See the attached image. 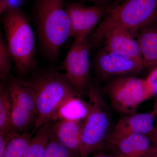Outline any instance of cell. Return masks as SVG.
Wrapping results in <instances>:
<instances>
[{
    "instance_id": "cell-11",
    "label": "cell",
    "mask_w": 157,
    "mask_h": 157,
    "mask_svg": "<svg viewBox=\"0 0 157 157\" xmlns=\"http://www.w3.org/2000/svg\"><path fill=\"white\" fill-rule=\"evenodd\" d=\"M119 157H148L155 147L148 135L130 134L108 140Z\"/></svg>"
},
{
    "instance_id": "cell-27",
    "label": "cell",
    "mask_w": 157,
    "mask_h": 157,
    "mask_svg": "<svg viewBox=\"0 0 157 157\" xmlns=\"http://www.w3.org/2000/svg\"><path fill=\"white\" fill-rule=\"evenodd\" d=\"M148 157H157V147H155L153 150L152 151Z\"/></svg>"
},
{
    "instance_id": "cell-24",
    "label": "cell",
    "mask_w": 157,
    "mask_h": 157,
    "mask_svg": "<svg viewBox=\"0 0 157 157\" xmlns=\"http://www.w3.org/2000/svg\"><path fill=\"white\" fill-rule=\"evenodd\" d=\"M149 85L155 91L156 94L157 93V66L151 70V72L146 78Z\"/></svg>"
},
{
    "instance_id": "cell-16",
    "label": "cell",
    "mask_w": 157,
    "mask_h": 157,
    "mask_svg": "<svg viewBox=\"0 0 157 157\" xmlns=\"http://www.w3.org/2000/svg\"><path fill=\"white\" fill-rule=\"evenodd\" d=\"M141 51L144 67L157 66V27L141 29L137 39Z\"/></svg>"
},
{
    "instance_id": "cell-21",
    "label": "cell",
    "mask_w": 157,
    "mask_h": 157,
    "mask_svg": "<svg viewBox=\"0 0 157 157\" xmlns=\"http://www.w3.org/2000/svg\"><path fill=\"white\" fill-rule=\"evenodd\" d=\"M44 157H80V156L49 137L45 147Z\"/></svg>"
},
{
    "instance_id": "cell-14",
    "label": "cell",
    "mask_w": 157,
    "mask_h": 157,
    "mask_svg": "<svg viewBox=\"0 0 157 157\" xmlns=\"http://www.w3.org/2000/svg\"><path fill=\"white\" fill-rule=\"evenodd\" d=\"M134 37L126 31L114 29L105 35L102 43L104 42V49L108 51L142 59L139 43Z\"/></svg>"
},
{
    "instance_id": "cell-22",
    "label": "cell",
    "mask_w": 157,
    "mask_h": 157,
    "mask_svg": "<svg viewBox=\"0 0 157 157\" xmlns=\"http://www.w3.org/2000/svg\"><path fill=\"white\" fill-rule=\"evenodd\" d=\"M25 0H0V14L8 11L20 9Z\"/></svg>"
},
{
    "instance_id": "cell-3",
    "label": "cell",
    "mask_w": 157,
    "mask_h": 157,
    "mask_svg": "<svg viewBox=\"0 0 157 157\" xmlns=\"http://www.w3.org/2000/svg\"><path fill=\"white\" fill-rule=\"evenodd\" d=\"M34 19L40 45L45 55L55 59L70 37L69 16L62 0H38Z\"/></svg>"
},
{
    "instance_id": "cell-25",
    "label": "cell",
    "mask_w": 157,
    "mask_h": 157,
    "mask_svg": "<svg viewBox=\"0 0 157 157\" xmlns=\"http://www.w3.org/2000/svg\"><path fill=\"white\" fill-rule=\"evenodd\" d=\"M80 1L83 2H89L95 5L107 6V4L110 3L113 0H80Z\"/></svg>"
},
{
    "instance_id": "cell-10",
    "label": "cell",
    "mask_w": 157,
    "mask_h": 157,
    "mask_svg": "<svg viewBox=\"0 0 157 157\" xmlns=\"http://www.w3.org/2000/svg\"><path fill=\"white\" fill-rule=\"evenodd\" d=\"M143 67L142 59L119 54L105 49L98 53L95 59L96 71L102 78H117L131 76L140 73Z\"/></svg>"
},
{
    "instance_id": "cell-18",
    "label": "cell",
    "mask_w": 157,
    "mask_h": 157,
    "mask_svg": "<svg viewBox=\"0 0 157 157\" xmlns=\"http://www.w3.org/2000/svg\"><path fill=\"white\" fill-rule=\"evenodd\" d=\"M49 137L48 122L38 129L22 157H44L45 147Z\"/></svg>"
},
{
    "instance_id": "cell-2",
    "label": "cell",
    "mask_w": 157,
    "mask_h": 157,
    "mask_svg": "<svg viewBox=\"0 0 157 157\" xmlns=\"http://www.w3.org/2000/svg\"><path fill=\"white\" fill-rule=\"evenodd\" d=\"M157 20V0H125L109 9L104 19L89 39L97 47L110 31L119 29L135 36L141 29Z\"/></svg>"
},
{
    "instance_id": "cell-20",
    "label": "cell",
    "mask_w": 157,
    "mask_h": 157,
    "mask_svg": "<svg viewBox=\"0 0 157 157\" xmlns=\"http://www.w3.org/2000/svg\"><path fill=\"white\" fill-rule=\"evenodd\" d=\"M12 59L7 42L0 35V79L1 83L6 84L13 78L11 74Z\"/></svg>"
},
{
    "instance_id": "cell-8",
    "label": "cell",
    "mask_w": 157,
    "mask_h": 157,
    "mask_svg": "<svg viewBox=\"0 0 157 157\" xmlns=\"http://www.w3.org/2000/svg\"><path fill=\"white\" fill-rule=\"evenodd\" d=\"M89 40H74L68 51L63 67L71 83L78 92H88L90 82Z\"/></svg>"
},
{
    "instance_id": "cell-26",
    "label": "cell",
    "mask_w": 157,
    "mask_h": 157,
    "mask_svg": "<svg viewBox=\"0 0 157 157\" xmlns=\"http://www.w3.org/2000/svg\"><path fill=\"white\" fill-rule=\"evenodd\" d=\"M149 136L154 145L157 147V124Z\"/></svg>"
},
{
    "instance_id": "cell-17",
    "label": "cell",
    "mask_w": 157,
    "mask_h": 157,
    "mask_svg": "<svg viewBox=\"0 0 157 157\" xmlns=\"http://www.w3.org/2000/svg\"><path fill=\"white\" fill-rule=\"evenodd\" d=\"M14 132L11 123V104L8 84H0V133Z\"/></svg>"
},
{
    "instance_id": "cell-28",
    "label": "cell",
    "mask_w": 157,
    "mask_h": 157,
    "mask_svg": "<svg viewBox=\"0 0 157 157\" xmlns=\"http://www.w3.org/2000/svg\"><path fill=\"white\" fill-rule=\"evenodd\" d=\"M152 112L157 115V96L155 100L154 106V109H153Z\"/></svg>"
},
{
    "instance_id": "cell-23",
    "label": "cell",
    "mask_w": 157,
    "mask_h": 157,
    "mask_svg": "<svg viewBox=\"0 0 157 157\" xmlns=\"http://www.w3.org/2000/svg\"><path fill=\"white\" fill-rule=\"evenodd\" d=\"M17 132L0 133V157H2L9 141Z\"/></svg>"
},
{
    "instance_id": "cell-7",
    "label": "cell",
    "mask_w": 157,
    "mask_h": 157,
    "mask_svg": "<svg viewBox=\"0 0 157 157\" xmlns=\"http://www.w3.org/2000/svg\"><path fill=\"white\" fill-rule=\"evenodd\" d=\"M8 86L11 101L12 129L14 132L20 133L33 120L36 121L37 110L35 96L24 79L13 78Z\"/></svg>"
},
{
    "instance_id": "cell-1",
    "label": "cell",
    "mask_w": 157,
    "mask_h": 157,
    "mask_svg": "<svg viewBox=\"0 0 157 157\" xmlns=\"http://www.w3.org/2000/svg\"><path fill=\"white\" fill-rule=\"evenodd\" d=\"M25 81L32 89L36 101L37 115L34 132L48 123L66 99L80 94L65 73L56 70H44Z\"/></svg>"
},
{
    "instance_id": "cell-29",
    "label": "cell",
    "mask_w": 157,
    "mask_h": 157,
    "mask_svg": "<svg viewBox=\"0 0 157 157\" xmlns=\"http://www.w3.org/2000/svg\"><path fill=\"white\" fill-rule=\"evenodd\" d=\"M94 157H119L117 155H100Z\"/></svg>"
},
{
    "instance_id": "cell-9",
    "label": "cell",
    "mask_w": 157,
    "mask_h": 157,
    "mask_svg": "<svg viewBox=\"0 0 157 157\" xmlns=\"http://www.w3.org/2000/svg\"><path fill=\"white\" fill-rule=\"evenodd\" d=\"M65 7L70 19V37L78 41L87 39L108 9L107 6H87L77 2L65 4Z\"/></svg>"
},
{
    "instance_id": "cell-5",
    "label": "cell",
    "mask_w": 157,
    "mask_h": 157,
    "mask_svg": "<svg viewBox=\"0 0 157 157\" xmlns=\"http://www.w3.org/2000/svg\"><path fill=\"white\" fill-rule=\"evenodd\" d=\"M89 110L82 122L80 135V157H87L108 140L110 119L107 106L95 86L88 90Z\"/></svg>"
},
{
    "instance_id": "cell-4",
    "label": "cell",
    "mask_w": 157,
    "mask_h": 157,
    "mask_svg": "<svg viewBox=\"0 0 157 157\" xmlns=\"http://www.w3.org/2000/svg\"><path fill=\"white\" fill-rule=\"evenodd\" d=\"M6 42L17 73L26 76L36 67L35 36L28 17L20 9L3 14Z\"/></svg>"
},
{
    "instance_id": "cell-13",
    "label": "cell",
    "mask_w": 157,
    "mask_h": 157,
    "mask_svg": "<svg viewBox=\"0 0 157 157\" xmlns=\"http://www.w3.org/2000/svg\"><path fill=\"white\" fill-rule=\"evenodd\" d=\"M83 122L58 120L49 124V137L80 155V135Z\"/></svg>"
},
{
    "instance_id": "cell-12",
    "label": "cell",
    "mask_w": 157,
    "mask_h": 157,
    "mask_svg": "<svg viewBox=\"0 0 157 157\" xmlns=\"http://www.w3.org/2000/svg\"><path fill=\"white\" fill-rule=\"evenodd\" d=\"M156 116L152 111L126 115L118 121L108 140L130 134L150 135L155 128Z\"/></svg>"
},
{
    "instance_id": "cell-19",
    "label": "cell",
    "mask_w": 157,
    "mask_h": 157,
    "mask_svg": "<svg viewBox=\"0 0 157 157\" xmlns=\"http://www.w3.org/2000/svg\"><path fill=\"white\" fill-rule=\"evenodd\" d=\"M34 133L15 134L8 144L2 157H22L28 148Z\"/></svg>"
},
{
    "instance_id": "cell-6",
    "label": "cell",
    "mask_w": 157,
    "mask_h": 157,
    "mask_svg": "<svg viewBox=\"0 0 157 157\" xmlns=\"http://www.w3.org/2000/svg\"><path fill=\"white\" fill-rule=\"evenodd\" d=\"M108 93L113 108L125 115L136 113L141 103L156 94L146 79L132 76L115 78L109 85Z\"/></svg>"
},
{
    "instance_id": "cell-15",
    "label": "cell",
    "mask_w": 157,
    "mask_h": 157,
    "mask_svg": "<svg viewBox=\"0 0 157 157\" xmlns=\"http://www.w3.org/2000/svg\"><path fill=\"white\" fill-rule=\"evenodd\" d=\"M88 103L84 102L80 98V94L71 96L59 107L54 113L51 120H58L83 122L88 113Z\"/></svg>"
}]
</instances>
